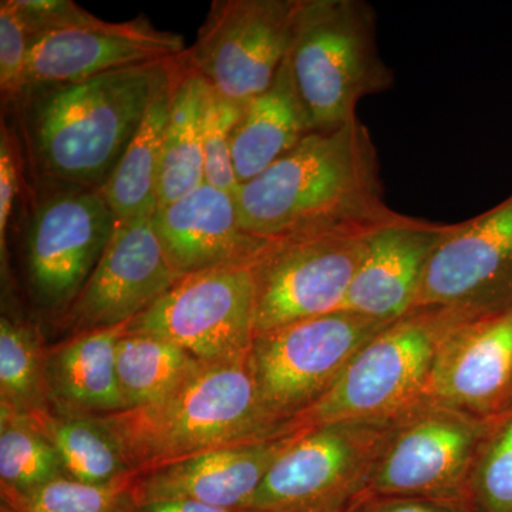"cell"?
<instances>
[{"instance_id": "1", "label": "cell", "mask_w": 512, "mask_h": 512, "mask_svg": "<svg viewBox=\"0 0 512 512\" xmlns=\"http://www.w3.org/2000/svg\"><path fill=\"white\" fill-rule=\"evenodd\" d=\"M241 227L268 241L367 235L407 215L387 205L369 128L313 131L235 195Z\"/></svg>"}, {"instance_id": "2", "label": "cell", "mask_w": 512, "mask_h": 512, "mask_svg": "<svg viewBox=\"0 0 512 512\" xmlns=\"http://www.w3.org/2000/svg\"><path fill=\"white\" fill-rule=\"evenodd\" d=\"M165 64L26 86L8 107L28 178L100 190L140 126Z\"/></svg>"}, {"instance_id": "3", "label": "cell", "mask_w": 512, "mask_h": 512, "mask_svg": "<svg viewBox=\"0 0 512 512\" xmlns=\"http://www.w3.org/2000/svg\"><path fill=\"white\" fill-rule=\"evenodd\" d=\"M116 437L133 473H147L215 450L299 429L262 406L248 356L201 363L163 399L100 416Z\"/></svg>"}, {"instance_id": "4", "label": "cell", "mask_w": 512, "mask_h": 512, "mask_svg": "<svg viewBox=\"0 0 512 512\" xmlns=\"http://www.w3.org/2000/svg\"><path fill=\"white\" fill-rule=\"evenodd\" d=\"M288 62L312 133L356 120L360 101L394 86L363 0H301Z\"/></svg>"}, {"instance_id": "5", "label": "cell", "mask_w": 512, "mask_h": 512, "mask_svg": "<svg viewBox=\"0 0 512 512\" xmlns=\"http://www.w3.org/2000/svg\"><path fill=\"white\" fill-rule=\"evenodd\" d=\"M461 319L466 318L447 309L419 308L390 323L356 353L299 423H390L424 402L441 342Z\"/></svg>"}, {"instance_id": "6", "label": "cell", "mask_w": 512, "mask_h": 512, "mask_svg": "<svg viewBox=\"0 0 512 512\" xmlns=\"http://www.w3.org/2000/svg\"><path fill=\"white\" fill-rule=\"evenodd\" d=\"M22 211L29 295L55 323L99 264L116 217L97 188L30 178Z\"/></svg>"}, {"instance_id": "7", "label": "cell", "mask_w": 512, "mask_h": 512, "mask_svg": "<svg viewBox=\"0 0 512 512\" xmlns=\"http://www.w3.org/2000/svg\"><path fill=\"white\" fill-rule=\"evenodd\" d=\"M387 426L332 421L303 427L268 471L247 511H352L369 497Z\"/></svg>"}, {"instance_id": "8", "label": "cell", "mask_w": 512, "mask_h": 512, "mask_svg": "<svg viewBox=\"0 0 512 512\" xmlns=\"http://www.w3.org/2000/svg\"><path fill=\"white\" fill-rule=\"evenodd\" d=\"M494 419L426 399L390 421L369 497H414L467 504L471 471Z\"/></svg>"}, {"instance_id": "9", "label": "cell", "mask_w": 512, "mask_h": 512, "mask_svg": "<svg viewBox=\"0 0 512 512\" xmlns=\"http://www.w3.org/2000/svg\"><path fill=\"white\" fill-rule=\"evenodd\" d=\"M387 325L339 311L258 333L248 365L262 406L278 420L298 421Z\"/></svg>"}, {"instance_id": "10", "label": "cell", "mask_w": 512, "mask_h": 512, "mask_svg": "<svg viewBox=\"0 0 512 512\" xmlns=\"http://www.w3.org/2000/svg\"><path fill=\"white\" fill-rule=\"evenodd\" d=\"M255 265H231L181 276L126 333L170 340L202 363L249 355L256 335Z\"/></svg>"}, {"instance_id": "11", "label": "cell", "mask_w": 512, "mask_h": 512, "mask_svg": "<svg viewBox=\"0 0 512 512\" xmlns=\"http://www.w3.org/2000/svg\"><path fill=\"white\" fill-rule=\"evenodd\" d=\"M301 0H214L184 52L222 99L244 106L265 92L291 49Z\"/></svg>"}, {"instance_id": "12", "label": "cell", "mask_w": 512, "mask_h": 512, "mask_svg": "<svg viewBox=\"0 0 512 512\" xmlns=\"http://www.w3.org/2000/svg\"><path fill=\"white\" fill-rule=\"evenodd\" d=\"M367 235H318L275 242L254 268L256 335L345 311Z\"/></svg>"}, {"instance_id": "13", "label": "cell", "mask_w": 512, "mask_h": 512, "mask_svg": "<svg viewBox=\"0 0 512 512\" xmlns=\"http://www.w3.org/2000/svg\"><path fill=\"white\" fill-rule=\"evenodd\" d=\"M511 306L512 192L473 220L454 224L431 256L416 309L473 319Z\"/></svg>"}, {"instance_id": "14", "label": "cell", "mask_w": 512, "mask_h": 512, "mask_svg": "<svg viewBox=\"0 0 512 512\" xmlns=\"http://www.w3.org/2000/svg\"><path fill=\"white\" fill-rule=\"evenodd\" d=\"M153 217L117 222L82 291L53 323L66 338L127 325L181 278L165 258Z\"/></svg>"}, {"instance_id": "15", "label": "cell", "mask_w": 512, "mask_h": 512, "mask_svg": "<svg viewBox=\"0 0 512 512\" xmlns=\"http://www.w3.org/2000/svg\"><path fill=\"white\" fill-rule=\"evenodd\" d=\"M427 399L480 419L512 409V306L451 328L434 360Z\"/></svg>"}, {"instance_id": "16", "label": "cell", "mask_w": 512, "mask_h": 512, "mask_svg": "<svg viewBox=\"0 0 512 512\" xmlns=\"http://www.w3.org/2000/svg\"><path fill=\"white\" fill-rule=\"evenodd\" d=\"M187 50L183 36L156 28L146 16L97 22L33 39L25 89L30 84L77 82L99 74L168 63Z\"/></svg>"}, {"instance_id": "17", "label": "cell", "mask_w": 512, "mask_h": 512, "mask_svg": "<svg viewBox=\"0 0 512 512\" xmlns=\"http://www.w3.org/2000/svg\"><path fill=\"white\" fill-rule=\"evenodd\" d=\"M303 427L215 448L138 474L133 480L137 505L195 501L225 510L247 511L266 474Z\"/></svg>"}, {"instance_id": "18", "label": "cell", "mask_w": 512, "mask_h": 512, "mask_svg": "<svg viewBox=\"0 0 512 512\" xmlns=\"http://www.w3.org/2000/svg\"><path fill=\"white\" fill-rule=\"evenodd\" d=\"M154 231L168 264L180 276L231 265H256L274 241L241 227L235 195L204 183L157 207Z\"/></svg>"}, {"instance_id": "19", "label": "cell", "mask_w": 512, "mask_h": 512, "mask_svg": "<svg viewBox=\"0 0 512 512\" xmlns=\"http://www.w3.org/2000/svg\"><path fill=\"white\" fill-rule=\"evenodd\" d=\"M453 228L407 217L367 235L345 311L387 323L413 312L431 256Z\"/></svg>"}, {"instance_id": "20", "label": "cell", "mask_w": 512, "mask_h": 512, "mask_svg": "<svg viewBox=\"0 0 512 512\" xmlns=\"http://www.w3.org/2000/svg\"><path fill=\"white\" fill-rule=\"evenodd\" d=\"M126 325L70 336L47 348L53 412L106 416L127 410L119 389L116 349Z\"/></svg>"}, {"instance_id": "21", "label": "cell", "mask_w": 512, "mask_h": 512, "mask_svg": "<svg viewBox=\"0 0 512 512\" xmlns=\"http://www.w3.org/2000/svg\"><path fill=\"white\" fill-rule=\"evenodd\" d=\"M312 133L288 56L271 86L242 106L232 136V164L239 185L254 180Z\"/></svg>"}, {"instance_id": "22", "label": "cell", "mask_w": 512, "mask_h": 512, "mask_svg": "<svg viewBox=\"0 0 512 512\" xmlns=\"http://www.w3.org/2000/svg\"><path fill=\"white\" fill-rule=\"evenodd\" d=\"M175 62L177 59L165 64L158 74L140 126L119 164L100 188L117 222L134 220L157 210L165 128L173 101Z\"/></svg>"}, {"instance_id": "23", "label": "cell", "mask_w": 512, "mask_h": 512, "mask_svg": "<svg viewBox=\"0 0 512 512\" xmlns=\"http://www.w3.org/2000/svg\"><path fill=\"white\" fill-rule=\"evenodd\" d=\"M183 55L175 62L173 101L165 128L157 207L180 200L205 183L204 121L211 87L185 63Z\"/></svg>"}, {"instance_id": "24", "label": "cell", "mask_w": 512, "mask_h": 512, "mask_svg": "<svg viewBox=\"0 0 512 512\" xmlns=\"http://www.w3.org/2000/svg\"><path fill=\"white\" fill-rule=\"evenodd\" d=\"M32 419L55 447L64 477L94 487L124 483L136 477L116 437L100 416L50 412Z\"/></svg>"}, {"instance_id": "25", "label": "cell", "mask_w": 512, "mask_h": 512, "mask_svg": "<svg viewBox=\"0 0 512 512\" xmlns=\"http://www.w3.org/2000/svg\"><path fill=\"white\" fill-rule=\"evenodd\" d=\"M201 363L170 340L124 332L117 343L116 369L127 410L163 399Z\"/></svg>"}, {"instance_id": "26", "label": "cell", "mask_w": 512, "mask_h": 512, "mask_svg": "<svg viewBox=\"0 0 512 512\" xmlns=\"http://www.w3.org/2000/svg\"><path fill=\"white\" fill-rule=\"evenodd\" d=\"M42 335L29 320L0 318V407L36 417L53 412Z\"/></svg>"}, {"instance_id": "27", "label": "cell", "mask_w": 512, "mask_h": 512, "mask_svg": "<svg viewBox=\"0 0 512 512\" xmlns=\"http://www.w3.org/2000/svg\"><path fill=\"white\" fill-rule=\"evenodd\" d=\"M60 477V458L35 420L0 407V491L25 493Z\"/></svg>"}, {"instance_id": "28", "label": "cell", "mask_w": 512, "mask_h": 512, "mask_svg": "<svg viewBox=\"0 0 512 512\" xmlns=\"http://www.w3.org/2000/svg\"><path fill=\"white\" fill-rule=\"evenodd\" d=\"M133 480L94 487L60 477L25 493L0 491V512H136Z\"/></svg>"}, {"instance_id": "29", "label": "cell", "mask_w": 512, "mask_h": 512, "mask_svg": "<svg viewBox=\"0 0 512 512\" xmlns=\"http://www.w3.org/2000/svg\"><path fill=\"white\" fill-rule=\"evenodd\" d=\"M467 504L473 512H512V409L491 424L471 471Z\"/></svg>"}, {"instance_id": "30", "label": "cell", "mask_w": 512, "mask_h": 512, "mask_svg": "<svg viewBox=\"0 0 512 512\" xmlns=\"http://www.w3.org/2000/svg\"><path fill=\"white\" fill-rule=\"evenodd\" d=\"M242 106L212 92L204 121L205 183L237 195L239 183L232 164V136L241 117Z\"/></svg>"}, {"instance_id": "31", "label": "cell", "mask_w": 512, "mask_h": 512, "mask_svg": "<svg viewBox=\"0 0 512 512\" xmlns=\"http://www.w3.org/2000/svg\"><path fill=\"white\" fill-rule=\"evenodd\" d=\"M30 36L13 0L0 2V92L3 107L9 106L25 86L30 49Z\"/></svg>"}, {"instance_id": "32", "label": "cell", "mask_w": 512, "mask_h": 512, "mask_svg": "<svg viewBox=\"0 0 512 512\" xmlns=\"http://www.w3.org/2000/svg\"><path fill=\"white\" fill-rule=\"evenodd\" d=\"M33 39L92 25L100 18L72 0H13Z\"/></svg>"}, {"instance_id": "33", "label": "cell", "mask_w": 512, "mask_h": 512, "mask_svg": "<svg viewBox=\"0 0 512 512\" xmlns=\"http://www.w3.org/2000/svg\"><path fill=\"white\" fill-rule=\"evenodd\" d=\"M350 512H473L470 505L453 501L414 497H377L370 495Z\"/></svg>"}, {"instance_id": "34", "label": "cell", "mask_w": 512, "mask_h": 512, "mask_svg": "<svg viewBox=\"0 0 512 512\" xmlns=\"http://www.w3.org/2000/svg\"><path fill=\"white\" fill-rule=\"evenodd\" d=\"M136 512H248L225 510V508L211 507L195 501H158L138 505Z\"/></svg>"}]
</instances>
